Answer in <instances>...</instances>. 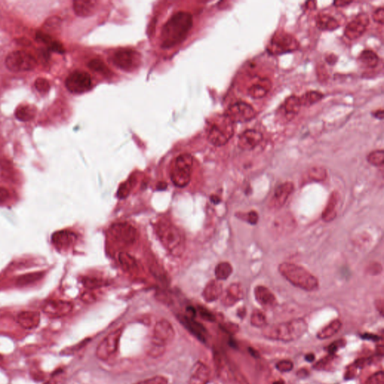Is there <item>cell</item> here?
I'll return each mask as SVG.
<instances>
[{"instance_id":"52a82bcc","label":"cell","mask_w":384,"mask_h":384,"mask_svg":"<svg viewBox=\"0 0 384 384\" xmlns=\"http://www.w3.org/2000/svg\"><path fill=\"white\" fill-rule=\"evenodd\" d=\"M36 64L35 57L25 51H14L6 59V67L14 72L32 71L36 68Z\"/></svg>"},{"instance_id":"8992f818","label":"cell","mask_w":384,"mask_h":384,"mask_svg":"<svg viewBox=\"0 0 384 384\" xmlns=\"http://www.w3.org/2000/svg\"><path fill=\"white\" fill-rule=\"evenodd\" d=\"M192 168V156L189 154L180 155L173 164L171 171V181L177 187H186L190 183Z\"/></svg>"},{"instance_id":"ee69618b","label":"cell","mask_w":384,"mask_h":384,"mask_svg":"<svg viewBox=\"0 0 384 384\" xmlns=\"http://www.w3.org/2000/svg\"><path fill=\"white\" fill-rule=\"evenodd\" d=\"M132 182H127V183H122L119 186L118 190L117 196L119 198L123 199L128 197L129 193L132 190Z\"/></svg>"},{"instance_id":"8d00e7d4","label":"cell","mask_w":384,"mask_h":384,"mask_svg":"<svg viewBox=\"0 0 384 384\" xmlns=\"http://www.w3.org/2000/svg\"><path fill=\"white\" fill-rule=\"evenodd\" d=\"M368 162L374 166H381L383 165L384 153L383 150H377L370 153L368 156Z\"/></svg>"},{"instance_id":"2e32d148","label":"cell","mask_w":384,"mask_h":384,"mask_svg":"<svg viewBox=\"0 0 384 384\" xmlns=\"http://www.w3.org/2000/svg\"><path fill=\"white\" fill-rule=\"evenodd\" d=\"M368 23L369 19L368 15L365 13L359 14L351 22L347 24L344 30V35L350 40L358 39L365 33Z\"/></svg>"},{"instance_id":"4316f807","label":"cell","mask_w":384,"mask_h":384,"mask_svg":"<svg viewBox=\"0 0 384 384\" xmlns=\"http://www.w3.org/2000/svg\"><path fill=\"white\" fill-rule=\"evenodd\" d=\"M15 117L22 122H28L34 119L36 115V108L30 104H21L15 110Z\"/></svg>"},{"instance_id":"1f68e13d","label":"cell","mask_w":384,"mask_h":384,"mask_svg":"<svg viewBox=\"0 0 384 384\" xmlns=\"http://www.w3.org/2000/svg\"><path fill=\"white\" fill-rule=\"evenodd\" d=\"M119 261L122 268L127 272L133 273L138 270V266L136 259L133 256L126 252H121L119 254Z\"/></svg>"},{"instance_id":"f907efd6","label":"cell","mask_w":384,"mask_h":384,"mask_svg":"<svg viewBox=\"0 0 384 384\" xmlns=\"http://www.w3.org/2000/svg\"><path fill=\"white\" fill-rule=\"evenodd\" d=\"M50 48L53 51H54V52L59 53V54H63V53L65 52L64 48H63V45L58 42H54L53 41L52 43L50 45Z\"/></svg>"},{"instance_id":"ba28073f","label":"cell","mask_w":384,"mask_h":384,"mask_svg":"<svg viewBox=\"0 0 384 384\" xmlns=\"http://www.w3.org/2000/svg\"><path fill=\"white\" fill-rule=\"evenodd\" d=\"M300 44L295 38L284 33H277L272 38L268 51L273 55H281L294 52L299 49Z\"/></svg>"},{"instance_id":"f35d334b","label":"cell","mask_w":384,"mask_h":384,"mask_svg":"<svg viewBox=\"0 0 384 384\" xmlns=\"http://www.w3.org/2000/svg\"><path fill=\"white\" fill-rule=\"evenodd\" d=\"M241 290L239 285H233L227 290V303H235L241 298Z\"/></svg>"},{"instance_id":"836d02e7","label":"cell","mask_w":384,"mask_h":384,"mask_svg":"<svg viewBox=\"0 0 384 384\" xmlns=\"http://www.w3.org/2000/svg\"><path fill=\"white\" fill-rule=\"evenodd\" d=\"M233 272L232 266L229 263H220L215 267V274L217 280H226Z\"/></svg>"},{"instance_id":"ab89813d","label":"cell","mask_w":384,"mask_h":384,"mask_svg":"<svg viewBox=\"0 0 384 384\" xmlns=\"http://www.w3.org/2000/svg\"><path fill=\"white\" fill-rule=\"evenodd\" d=\"M35 86L40 93L45 94L49 91L51 86L49 82L45 78H39L35 82Z\"/></svg>"},{"instance_id":"30bf717a","label":"cell","mask_w":384,"mask_h":384,"mask_svg":"<svg viewBox=\"0 0 384 384\" xmlns=\"http://www.w3.org/2000/svg\"><path fill=\"white\" fill-rule=\"evenodd\" d=\"M65 86L71 93H84L92 88V79L90 75L85 71H75L67 77Z\"/></svg>"},{"instance_id":"9c48e42d","label":"cell","mask_w":384,"mask_h":384,"mask_svg":"<svg viewBox=\"0 0 384 384\" xmlns=\"http://www.w3.org/2000/svg\"><path fill=\"white\" fill-rule=\"evenodd\" d=\"M112 62L123 71H132L141 65V55L134 50H119L113 54Z\"/></svg>"},{"instance_id":"9f6ffc18","label":"cell","mask_w":384,"mask_h":384,"mask_svg":"<svg viewBox=\"0 0 384 384\" xmlns=\"http://www.w3.org/2000/svg\"><path fill=\"white\" fill-rule=\"evenodd\" d=\"M373 115H374V117L382 120L383 119V110H377L375 113H373Z\"/></svg>"},{"instance_id":"44dd1931","label":"cell","mask_w":384,"mask_h":384,"mask_svg":"<svg viewBox=\"0 0 384 384\" xmlns=\"http://www.w3.org/2000/svg\"><path fill=\"white\" fill-rule=\"evenodd\" d=\"M294 190L292 183H285L276 188L273 195V206L276 208H280L285 204L289 197L290 194Z\"/></svg>"},{"instance_id":"816d5d0a","label":"cell","mask_w":384,"mask_h":384,"mask_svg":"<svg viewBox=\"0 0 384 384\" xmlns=\"http://www.w3.org/2000/svg\"><path fill=\"white\" fill-rule=\"evenodd\" d=\"M10 197V193L5 188L0 187V203L7 201Z\"/></svg>"},{"instance_id":"7c38bea8","label":"cell","mask_w":384,"mask_h":384,"mask_svg":"<svg viewBox=\"0 0 384 384\" xmlns=\"http://www.w3.org/2000/svg\"><path fill=\"white\" fill-rule=\"evenodd\" d=\"M233 123H242L248 122L255 117L254 109L245 102H236L232 104L224 113Z\"/></svg>"},{"instance_id":"7402d4cb","label":"cell","mask_w":384,"mask_h":384,"mask_svg":"<svg viewBox=\"0 0 384 384\" xmlns=\"http://www.w3.org/2000/svg\"><path fill=\"white\" fill-rule=\"evenodd\" d=\"M18 323L25 329H36L40 323V314L38 312H22L18 315Z\"/></svg>"},{"instance_id":"f546056e","label":"cell","mask_w":384,"mask_h":384,"mask_svg":"<svg viewBox=\"0 0 384 384\" xmlns=\"http://www.w3.org/2000/svg\"><path fill=\"white\" fill-rule=\"evenodd\" d=\"M301 104L300 102V98L297 96H291L288 98L284 104L285 113L288 119H293L300 111Z\"/></svg>"},{"instance_id":"c3c4849f","label":"cell","mask_w":384,"mask_h":384,"mask_svg":"<svg viewBox=\"0 0 384 384\" xmlns=\"http://www.w3.org/2000/svg\"><path fill=\"white\" fill-rule=\"evenodd\" d=\"M365 384H383V371H379L370 377Z\"/></svg>"},{"instance_id":"bcb514c9","label":"cell","mask_w":384,"mask_h":384,"mask_svg":"<svg viewBox=\"0 0 384 384\" xmlns=\"http://www.w3.org/2000/svg\"><path fill=\"white\" fill-rule=\"evenodd\" d=\"M344 344H345V341L344 340H338V341H334L332 344L326 347V350L329 355H334L338 351L340 347H342L344 345Z\"/></svg>"},{"instance_id":"60d3db41","label":"cell","mask_w":384,"mask_h":384,"mask_svg":"<svg viewBox=\"0 0 384 384\" xmlns=\"http://www.w3.org/2000/svg\"><path fill=\"white\" fill-rule=\"evenodd\" d=\"M251 322L253 326H258V327L264 326L266 324L265 316L261 312L257 311L253 313Z\"/></svg>"},{"instance_id":"7bdbcfd3","label":"cell","mask_w":384,"mask_h":384,"mask_svg":"<svg viewBox=\"0 0 384 384\" xmlns=\"http://www.w3.org/2000/svg\"><path fill=\"white\" fill-rule=\"evenodd\" d=\"M89 67L92 71H98V72L103 73V74H106V73L108 72L105 65L100 60H92V61L89 63Z\"/></svg>"},{"instance_id":"8fae6325","label":"cell","mask_w":384,"mask_h":384,"mask_svg":"<svg viewBox=\"0 0 384 384\" xmlns=\"http://www.w3.org/2000/svg\"><path fill=\"white\" fill-rule=\"evenodd\" d=\"M122 333V329H116L108 334L101 341L96 349V356L98 359L107 361L113 353H116Z\"/></svg>"},{"instance_id":"6da1fadb","label":"cell","mask_w":384,"mask_h":384,"mask_svg":"<svg viewBox=\"0 0 384 384\" xmlns=\"http://www.w3.org/2000/svg\"><path fill=\"white\" fill-rule=\"evenodd\" d=\"M193 25V18L188 12H180L173 15L164 26L161 34V46L171 48L183 42Z\"/></svg>"},{"instance_id":"6f0895ef","label":"cell","mask_w":384,"mask_h":384,"mask_svg":"<svg viewBox=\"0 0 384 384\" xmlns=\"http://www.w3.org/2000/svg\"><path fill=\"white\" fill-rule=\"evenodd\" d=\"M308 374H309V373H308V371H306V370H300V371H299L298 372H297V375L300 377H306V375H307Z\"/></svg>"},{"instance_id":"b9f144b4","label":"cell","mask_w":384,"mask_h":384,"mask_svg":"<svg viewBox=\"0 0 384 384\" xmlns=\"http://www.w3.org/2000/svg\"><path fill=\"white\" fill-rule=\"evenodd\" d=\"M168 379L163 376H156V377H151V378L146 379V380H141L135 384H168Z\"/></svg>"},{"instance_id":"be15d7a7","label":"cell","mask_w":384,"mask_h":384,"mask_svg":"<svg viewBox=\"0 0 384 384\" xmlns=\"http://www.w3.org/2000/svg\"><path fill=\"white\" fill-rule=\"evenodd\" d=\"M45 384H57V383L55 380H53L52 379V380H49V381L47 382Z\"/></svg>"},{"instance_id":"4fadbf2b","label":"cell","mask_w":384,"mask_h":384,"mask_svg":"<svg viewBox=\"0 0 384 384\" xmlns=\"http://www.w3.org/2000/svg\"><path fill=\"white\" fill-rule=\"evenodd\" d=\"M175 338V331L171 323L166 320L157 322L153 332L151 344L165 348Z\"/></svg>"},{"instance_id":"f5cc1de1","label":"cell","mask_w":384,"mask_h":384,"mask_svg":"<svg viewBox=\"0 0 384 384\" xmlns=\"http://www.w3.org/2000/svg\"><path fill=\"white\" fill-rule=\"evenodd\" d=\"M81 298L82 300L86 303H92V302L95 301V296H94L93 294L88 292L84 293V294L82 295Z\"/></svg>"},{"instance_id":"277c9868","label":"cell","mask_w":384,"mask_h":384,"mask_svg":"<svg viewBox=\"0 0 384 384\" xmlns=\"http://www.w3.org/2000/svg\"><path fill=\"white\" fill-rule=\"evenodd\" d=\"M307 328L304 320L297 319L270 326L264 330V335L270 339L288 342L301 338Z\"/></svg>"},{"instance_id":"74e56055","label":"cell","mask_w":384,"mask_h":384,"mask_svg":"<svg viewBox=\"0 0 384 384\" xmlns=\"http://www.w3.org/2000/svg\"><path fill=\"white\" fill-rule=\"evenodd\" d=\"M43 274L42 273H32V274L26 275V276H21L18 280V285L20 286L30 285V284L34 283L36 281H39L42 279Z\"/></svg>"},{"instance_id":"cb8c5ba5","label":"cell","mask_w":384,"mask_h":384,"mask_svg":"<svg viewBox=\"0 0 384 384\" xmlns=\"http://www.w3.org/2000/svg\"><path fill=\"white\" fill-rule=\"evenodd\" d=\"M97 2L95 1H74L73 8L76 15L80 17L92 16L95 12L97 8Z\"/></svg>"},{"instance_id":"db71d44e","label":"cell","mask_w":384,"mask_h":384,"mask_svg":"<svg viewBox=\"0 0 384 384\" xmlns=\"http://www.w3.org/2000/svg\"><path fill=\"white\" fill-rule=\"evenodd\" d=\"M361 337H362L363 339L372 340V341H377L380 339V338H379L378 336H377V335H372V334L369 333L363 334V335H361Z\"/></svg>"},{"instance_id":"f1b7e54d","label":"cell","mask_w":384,"mask_h":384,"mask_svg":"<svg viewBox=\"0 0 384 384\" xmlns=\"http://www.w3.org/2000/svg\"><path fill=\"white\" fill-rule=\"evenodd\" d=\"M317 27L320 30L324 31H333L339 27L338 21L327 15H320L317 18Z\"/></svg>"},{"instance_id":"d590c367","label":"cell","mask_w":384,"mask_h":384,"mask_svg":"<svg viewBox=\"0 0 384 384\" xmlns=\"http://www.w3.org/2000/svg\"><path fill=\"white\" fill-rule=\"evenodd\" d=\"M82 283H83V286H84L85 288L90 290L100 288H101V287L106 286V285H107L106 281L103 280V279H98V278H84V279L82 280Z\"/></svg>"},{"instance_id":"5bb4252c","label":"cell","mask_w":384,"mask_h":384,"mask_svg":"<svg viewBox=\"0 0 384 384\" xmlns=\"http://www.w3.org/2000/svg\"><path fill=\"white\" fill-rule=\"evenodd\" d=\"M110 233L116 242L124 245H132L138 237L136 229L127 222L113 224L110 227Z\"/></svg>"},{"instance_id":"9a60e30c","label":"cell","mask_w":384,"mask_h":384,"mask_svg":"<svg viewBox=\"0 0 384 384\" xmlns=\"http://www.w3.org/2000/svg\"><path fill=\"white\" fill-rule=\"evenodd\" d=\"M73 305L63 300H49L42 306V310L50 318H58L66 316L72 311Z\"/></svg>"},{"instance_id":"603a6c76","label":"cell","mask_w":384,"mask_h":384,"mask_svg":"<svg viewBox=\"0 0 384 384\" xmlns=\"http://www.w3.org/2000/svg\"><path fill=\"white\" fill-rule=\"evenodd\" d=\"M254 296L258 303L263 307L270 308L276 304V297L273 293L265 287H256L254 288Z\"/></svg>"},{"instance_id":"e7e4bbea","label":"cell","mask_w":384,"mask_h":384,"mask_svg":"<svg viewBox=\"0 0 384 384\" xmlns=\"http://www.w3.org/2000/svg\"><path fill=\"white\" fill-rule=\"evenodd\" d=\"M273 384H285V382L283 381V380H279V381L275 382Z\"/></svg>"},{"instance_id":"ac0fdd59","label":"cell","mask_w":384,"mask_h":384,"mask_svg":"<svg viewBox=\"0 0 384 384\" xmlns=\"http://www.w3.org/2000/svg\"><path fill=\"white\" fill-rule=\"evenodd\" d=\"M262 140L263 135L261 132L254 129H248L239 137L238 145L242 150L249 151L255 148Z\"/></svg>"},{"instance_id":"83f0119b","label":"cell","mask_w":384,"mask_h":384,"mask_svg":"<svg viewBox=\"0 0 384 384\" xmlns=\"http://www.w3.org/2000/svg\"><path fill=\"white\" fill-rule=\"evenodd\" d=\"M338 194L336 192L332 193L329 197V201L326 205V209L323 211L322 214V218L323 221L326 222L332 221L336 217V212H335V206L338 203Z\"/></svg>"},{"instance_id":"6125c7cd","label":"cell","mask_w":384,"mask_h":384,"mask_svg":"<svg viewBox=\"0 0 384 384\" xmlns=\"http://www.w3.org/2000/svg\"><path fill=\"white\" fill-rule=\"evenodd\" d=\"M250 353H251V354L252 355V356H259V353H258V352L255 351V350H254V349L250 348Z\"/></svg>"},{"instance_id":"d6a6232c","label":"cell","mask_w":384,"mask_h":384,"mask_svg":"<svg viewBox=\"0 0 384 384\" xmlns=\"http://www.w3.org/2000/svg\"><path fill=\"white\" fill-rule=\"evenodd\" d=\"M341 326V323L339 320H335L329 323L326 327L323 328L321 331L318 334V338L320 339H326L330 338L337 333Z\"/></svg>"},{"instance_id":"94428289","label":"cell","mask_w":384,"mask_h":384,"mask_svg":"<svg viewBox=\"0 0 384 384\" xmlns=\"http://www.w3.org/2000/svg\"><path fill=\"white\" fill-rule=\"evenodd\" d=\"M211 200H212V203H215V204H218V203H220V198L219 197H216V196H212V197H211Z\"/></svg>"},{"instance_id":"3957f363","label":"cell","mask_w":384,"mask_h":384,"mask_svg":"<svg viewBox=\"0 0 384 384\" xmlns=\"http://www.w3.org/2000/svg\"><path fill=\"white\" fill-rule=\"evenodd\" d=\"M156 233L168 251L174 256L180 257L184 252L185 238L181 230L166 220L156 225Z\"/></svg>"},{"instance_id":"4dcf8cb0","label":"cell","mask_w":384,"mask_h":384,"mask_svg":"<svg viewBox=\"0 0 384 384\" xmlns=\"http://www.w3.org/2000/svg\"><path fill=\"white\" fill-rule=\"evenodd\" d=\"M358 60L360 62L361 65L367 68H372L377 66L378 64L379 57L374 51L370 50H365L362 51L359 55Z\"/></svg>"},{"instance_id":"680465c9","label":"cell","mask_w":384,"mask_h":384,"mask_svg":"<svg viewBox=\"0 0 384 384\" xmlns=\"http://www.w3.org/2000/svg\"><path fill=\"white\" fill-rule=\"evenodd\" d=\"M306 360L308 361V362H312V361L315 360V355L312 354V353L306 355Z\"/></svg>"},{"instance_id":"681fc988","label":"cell","mask_w":384,"mask_h":384,"mask_svg":"<svg viewBox=\"0 0 384 384\" xmlns=\"http://www.w3.org/2000/svg\"><path fill=\"white\" fill-rule=\"evenodd\" d=\"M245 217L247 222L249 223V224H253V225H254V224H256L257 223H258V218H259V217H258V214L255 211H251V212H248L247 215H245Z\"/></svg>"},{"instance_id":"d6986e66","label":"cell","mask_w":384,"mask_h":384,"mask_svg":"<svg viewBox=\"0 0 384 384\" xmlns=\"http://www.w3.org/2000/svg\"><path fill=\"white\" fill-rule=\"evenodd\" d=\"M77 240L75 233L68 230L56 232L52 236V242L54 246L60 251L71 248Z\"/></svg>"},{"instance_id":"7a4b0ae2","label":"cell","mask_w":384,"mask_h":384,"mask_svg":"<svg viewBox=\"0 0 384 384\" xmlns=\"http://www.w3.org/2000/svg\"><path fill=\"white\" fill-rule=\"evenodd\" d=\"M279 271L290 283L305 291H315L319 286V282L315 276L306 269L296 264L283 263L279 265Z\"/></svg>"},{"instance_id":"11a10c76","label":"cell","mask_w":384,"mask_h":384,"mask_svg":"<svg viewBox=\"0 0 384 384\" xmlns=\"http://www.w3.org/2000/svg\"><path fill=\"white\" fill-rule=\"evenodd\" d=\"M353 2L350 1H336L334 3V5L336 6L337 7H344V6H347V5L351 4Z\"/></svg>"},{"instance_id":"ffe728a7","label":"cell","mask_w":384,"mask_h":384,"mask_svg":"<svg viewBox=\"0 0 384 384\" xmlns=\"http://www.w3.org/2000/svg\"><path fill=\"white\" fill-rule=\"evenodd\" d=\"M210 377V370L203 362L194 364L191 371L189 384H207Z\"/></svg>"},{"instance_id":"484cf974","label":"cell","mask_w":384,"mask_h":384,"mask_svg":"<svg viewBox=\"0 0 384 384\" xmlns=\"http://www.w3.org/2000/svg\"><path fill=\"white\" fill-rule=\"evenodd\" d=\"M222 294V285L218 281H211L203 293V297L206 302L216 300Z\"/></svg>"},{"instance_id":"5b68a950","label":"cell","mask_w":384,"mask_h":384,"mask_svg":"<svg viewBox=\"0 0 384 384\" xmlns=\"http://www.w3.org/2000/svg\"><path fill=\"white\" fill-rule=\"evenodd\" d=\"M233 133V122L224 114L212 121L208 131V140L212 145L221 147L228 142Z\"/></svg>"},{"instance_id":"7dc6e473","label":"cell","mask_w":384,"mask_h":384,"mask_svg":"<svg viewBox=\"0 0 384 384\" xmlns=\"http://www.w3.org/2000/svg\"><path fill=\"white\" fill-rule=\"evenodd\" d=\"M198 312L200 313V317L203 318V320H207L209 322H214L215 320V317L212 312H209L207 309H205L203 307H198Z\"/></svg>"},{"instance_id":"f6af8a7d","label":"cell","mask_w":384,"mask_h":384,"mask_svg":"<svg viewBox=\"0 0 384 384\" xmlns=\"http://www.w3.org/2000/svg\"><path fill=\"white\" fill-rule=\"evenodd\" d=\"M294 368V364L291 361L282 360L276 364V368L281 372H288Z\"/></svg>"},{"instance_id":"e0dca14e","label":"cell","mask_w":384,"mask_h":384,"mask_svg":"<svg viewBox=\"0 0 384 384\" xmlns=\"http://www.w3.org/2000/svg\"><path fill=\"white\" fill-rule=\"evenodd\" d=\"M179 321L182 325L190 332L192 335L197 338L199 341L205 343L206 341L207 332L203 325L194 320V318L186 315H179L177 316Z\"/></svg>"},{"instance_id":"d4e9b609","label":"cell","mask_w":384,"mask_h":384,"mask_svg":"<svg viewBox=\"0 0 384 384\" xmlns=\"http://www.w3.org/2000/svg\"><path fill=\"white\" fill-rule=\"evenodd\" d=\"M271 88V82L268 79H261L248 89V93L254 98H261L265 96Z\"/></svg>"},{"instance_id":"e575fe53","label":"cell","mask_w":384,"mask_h":384,"mask_svg":"<svg viewBox=\"0 0 384 384\" xmlns=\"http://www.w3.org/2000/svg\"><path fill=\"white\" fill-rule=\"evenodd\" d=\"M323 98V95L319 92L316 91H311V92H306L300 98V104L303 106H309L315 104Z\"/></svg>"},{"instance_id":"91938a15","label":"cell","mask_w":384,"mask_h":384,"mask_svg":"<svg viewBox=\"0 0 384 384\" xmlns=\"http://www.w3.org/2000/svg\"><path fill=\"white\" fill-rule=\"evenodd\" d=\"M166 188V183H159V185H158L157 189H159V190H165Z\"/></svg>"}]
</instances>
